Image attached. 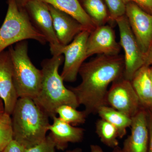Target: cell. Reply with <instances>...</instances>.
<instances>
[{
	"instance_id": "obj_24",
	"label": "cell",
	"mask_w": 152,
	"mask_h": 152,
	"mask_svg": "<svg viewBox=\"0 0 152 152\" xmlns=\"http://www.w3.org/2000/svg\"><path fill=\"white\" fill-rule=\"evenodd\" d=\"M56 146L50 136L47 135L39 144L25 148L24 152H56Z\"/></svg>"
},
{
	"instance_id": "obj_7",
	"label": "cell",
	"mask_w": 152,
	"mask_h": 152,
	"mask_svg": "<svg viewBox=\"0 0 152 152\" xmlns=\"http://www.w3.org/2000/svg\"><path fill=\"white\" fill-rule=\"evenodd\" d=\"M106 103L131 118L142 107L131 81L124 76L112 83L107 93Z\"/></svg>"
},
{
	"instance_id": "obj_20",
	"label": "cell",
	"mask_w": 152,
	"mask_h": 152,
	"mask_svg": "<svg viewBox=\"0 0 152 152\" xmlns=\"http://www.w3.org/2000/svg\"><path fill=\"white\" fill-rule=\"evenodd\" d=\"M96 133L101 142L110 148L118 146V134L116 129L108 122L99 119L96 123Z\"/></svg>"
},
{
	"instance_id": "obj_15",
	"label": "cell",
	"mask_w": 152,
	"mask_h": 152,
	"mask_svg": "<svg viewBox=\"0 0 152 152\" xmlns=\"http://www.w3.org/2000/svg\"><path fill=\"white\" fill-rule=\"evenodd\" d=\"M52 119L53 122L48 128L50 131L49 135L53 141L56 149L64 151L67 148L69 143H79L83 140L84 129L70 124L57 115Z\"/></svg>"
},
{
	"instance_id": "obj_27",
	"label": "cell",
	"mask_w": 152,
	"mask_h": 152,
	"mask_svg": "<svg viewBox=\"0 0 152 152\" xmlns=\"http://www.w3.org/2000/svg\"><path fill=\"white\" fill-rule=\"evenodd\" d=\"M149 141L148 152H152V109L146 110Z\"/></svg>"
},
{
	"instance_id": "obj_5",
	"label": "cell",
	"mask_w": 152,
	"mask_h": 152,
	"mask_svg": "<svg viewBox=\"0 0 152 152\" xmlns=\"http://www.w3.org/2000/svg\"><path fill=\"white\" fill-rule=\"evenodd\" d=\"M8 5L7 15L0 28V53L8 47L27 39L46 43V39L33 25L26 10L20 8L16 0H8Z\"/></svg>"
},
{
	"instance_id": "obj_29",
	"label": "cell",
	"mask_w": 152,
	"mask_h": 152,
	"mask_svg": "<svg viewBox=\"0 0 152 152\" xmlns=\"http://www.w3.org/2000/svg\"><path fill=\"white\" fill-rule=\"evenodd\" d=\"M90 152H104L100 146L97 145H91L90 146Z\"/></svg>"
},
{
	"instance_id": "obj_9",
	"label": "cell",
	"mask_w": 152,
	"mask_h": 152,
	"mask_svg": "<svg viewBox=\"0 0 152 152\" xmlns=\"http://www.w3.org/2000/svg\"><path fill=\"white\" fill-rule=\"evenodd\" d=\"M91 31L79 34L70 43L63 46L61 54L64 55V65L61 75L64 82L76 81L80 68L87 58V43Z\"/></svg>"
},
{
	"instance_id": "obj_3",
	"label": "cell",
	"mask_w": 152,
	"mask_h": 152,
	"mask_svg": "<svg viewBox=\"0 0 152 152\" xmlns=\"http://www.w3.org/2000/svg\"><path fill=\"white\" fill-rule=\"evenodd\" d=\"M13 139L25 148L39 144L47 137L50 118L33 99H18L11 115Z\"/></svg>"
},
{
	"instance_id": "obj_4",
	"label": "cell",
	"mask_w": 152,
	"mask_h": 152,
	"mask_svg": "<svg viewBox=\"0 0 152 152\" xmlns=\"http://www.w3.org/2000/svg\"><path fill=\"white\" fill-rule=\"evenodd\" d=\"M13 68V82L19 98L35 99L42 86V72L37 69L28 55V44L26 41L9 47Z\"/></svg>"
},
{
	"instance_id": "obj_23",
	"label": "cell",
	"mask_w": 152,
	"mask_h": 152,
	"mask_svg": "<svg viewBox=\"0 0 152 152\" xmlns=\"http://www.w3.org/2000/svg\"><path fill=\"white\" fill-rule=\"evenodd\" d=\"M104 1L110 15V23L116 24V20L117 19L126 15V3L125 2L124 0Z\"/></svg>"
},
{
	"instance_id": "obj_18",
	"label": "cell",
	"mask_w": 152,
	"mask_h": 152,
	"mask_svg": "<svg viewBox=\"0 0 152 152\" xmlns=\"http://www.w3.org/2000/svg\"><path fill=\"white\" fill-rule=\"evenodd\" d=\"M101 118L105 120L116 129L119 139H122L127 133V129L130 127L132 118L107 105L99 109L97 114Z\"/></svg>"
},
{
	"instance_id": "obj_1",
	"label": "cell",
	"mask_w": 152,
	"mask_h": 152,
	"mask_svg": "<svg viewBox=\"0 0 152 152\" xmlns=\"http://www.w3.org/2000/svg\"><path fill=\"white\" fill-rule=\"evenodd\" d=\"M124 56L97 55L82 64L79 71L82 79L77 86L69 88L73 92L80 105L85 107L87 115L97 114L99 109L107 105L108 87L124 76Z\"/></svg>"
},
{
	"instance_id": "obj_32",
	"label": "cell",
	"mask_w": 152,
	"mask_h": 152,
	"mask_svg": "<svg viewBox=\"0 0 152 152\" xmlns=\"http://www.w3.org/2000/svg\"><path fill=\"white\" fill-rule=\"evenodd\" d=\"M65 152H83V151L80 148H76L73 150H68Z\"/></svg>"
},
{
	"instance_id": "obj_21",
	"label": "cell",
	"mask_w": 152,
	"mask_h": 152,
	"mask_svg": "<svg viewBox=\"0 0 152 152\" xmlns=\"http://www.w3.org/2000/svg\"><path fill=\"white\" fill-rule=\"evenodd\" d=\"M56 113L61 119L74 126L84 124L88 117L84 110H77L68 105L60 106L57 109Z\"/></svg>"
},
{
	"instance_id": "obj_19",
	"label": "cell",
	"mask_w": 152,
	"mask_h": 152,
	"mask_svg": "<svg viewBox=\"0 0 152 152\" xmlns=\"http://www.w3.org/2000/svg\"><path fill=\"white\" fill-rule=\"evenodd\" d=\"M82 7L97 27L110 22L108 10L103 0H83Z\"/></svg>"
},
{
	"instance_id": "obj_11",
	"label": "cell",
	"mask_w": 152,
	"mask_h": 152,
	"mask_svg": "<svg viewBox=\"0 0 152 152\" xmlns=\"http://www.w3.org/2000/svg\"><path fill=\"white\" fill-rule=\"evenodd\" d=\"M121 47L117 41L112 26L104 25L95 28L90 33L87 43V58L94 55L115 56Z\"/></svg>"
},
{
	"instance_id": "obj_13",
	"label": "cell",
	"mask_w": 152,
	"mask_h": 152,
	"mask_svg": "<svg viewBox=\"0 0 152 152\" xmlns=\"http://www.w3.org/2000/svg\"><path fill=\"white\" fill-rule=\"evenodd\" d=\"M0 98L5 112L11 115L19 98L14 86L12 62L9 50L0 53Z\"/></svg>"
},
{
	"instance_id": "obj_34",
	"label": "cell",
	"mask_w": 152,
	"mask_h": 152,
	"mask_svg": "<svg viewBox=\"0 0 152 152\" xmlns=\"http://www.w3.org/2000/svg\"><path fill=\"white\" fill-rule=\"evenodd\" d=\"M112 152H122L121 149L119 146L113 149Z\"/></svg>"
},
{
	"instance_id": "obj_16",
	"label": "cell",
	"mask_w": 152,
	"mask_h": 152,
	"mask_svg": "<svg viewBox=\"0 0 152 152\" xmlns=\"http://www.w3.org/2000/svg\"><path fill=\"white\" fill-rule=\"evenodd\" d=\"M59 10L68 14L92 31L97 27L84 10L78 0H41Z\"/></svg>"
},
{
	"instance_id": "obj_14",
	"label": "cell",
	"mask_w": 152,
	"mask_h": 152,
	"mask_svg": "<svg viewBox=\"0 0 152 152\" xmlns=\"http://www.w3.org/2000/svg\"><path fill=\"white\" fill-rule=\"evenodd\" d=\"M48 6L53 18L55 33L62 45L70 43L80 33L85 30H89L68 14L50 5Z\"/></svg>"
},
{
	"instance_id": "obj_6",
	"label": "cell",
	"mask_w": 152,
	"mask_h": 152,
	"mask_svg": "<svg viewBox=\"0 0 152 152\" xmlns=\"http://www.w3.org/2000/svg\"><path fill=\"white\" fill-rule=\"evenodd\" d=\"M119 31L120 44L124 52V77L131 80L140 68L145 65L144 53L140 48L125 15L116 20Z\"/></svg>"
},
{
	"instance_id": "obj_12",
	"label": "cell",
	"mask_w": 152,
	"mask_h": 152,
	"mask_svg": "<svg viewBox=\"0 0 152 152\" xmlns=\"http://www.w3.org/2000/svg\"><path fill=\"white\" fill-rule=\"evenodd\" d=\"M131 133L125 140L122 152H148L149 141L146 110L142 107L132 118Z\"/></svg>"
},
{
	"instance_id": "obj_33",
	"label": "cell",
	"mask_w": 152,
	"mask_h": 152,
	"mask_svg": "<svg viewBox=\"0 0 152 152\" xmlns=\"http://www.w3.org/2000/svg\"><path fill=\"white\" fill-rule=\"evenodd\" d=\"M148 72L152 84V66L148 67Z\"/></svg>"
},
{
	"instance_id": "obj_8",
	"label": "cell",
	"mask_w": 152,
	"mask_h": 152,
	"mask_svg": "<svg viewBox=\"0 0 152 152\" xmlns=\"http://www.w3.org/2000/svg\"><path fill=\"white\" fill-rule=\"evenodd\" d=\"M24 8L33 25L49 43L52 55H62L61 50L63 45L60 43L55 33L48 4L41 0H28Z\"/></svg>"
},
{
	"instance_id": "obj_30",
	"label": "cell",
	"mask_w": 152,
	"mask_h": 152,
	"mask_svg": "<svg viewBox=\"0 0 152 152\" xmlns=\"http://www.w3.org/2000/svg\"><path fill=\"white\" fill-rule=\"evenodd\" d=\"M19 7L21 9L24 8L28 0H16Z\"/></svg>"
},
{
	"instance_id": "obj_17",
	"label": "cell",
	"mask_w": 152,
	"mask_h": 152,
	"mask_svg": "<svg viewBox=\"0 0 152 152\" xmlns=\"http://www.w3.org/2000/svg\"><path fill=\"white\" fill-rule=\"evenodd\" d=\"M148 67L144 65L140 68L131 80L142 107L145 110L152 109V84Z\"/></svg>"
},
{
	"instance_id": "obj_31",
	"label": "cell",
	"mask_w": 152,
	"mask_h": 152,
	"mask_svg": "<svg viewBox=\"0 0 152 152\" xmlns=\"http://www.w3.org/2000/svg\"><path fill=\"white\" fill-rule=\"evenodd\" d=\"M5 112L4 106V102L0 98V115Z\"/></svg>"
},
{
	"instance_id": "obj_28",
	"label": "cell",
	"mask_w": 152,
	"mask_h": 152,
	"mask_svg": "<svg viewBox=\"0 0 152 152\" xmlns=\"http://www.w3.org/2000/svg\"><path fill=\"white\" fill-rule=\"evenodd\" d=\"M144 60L145 66H152V44L147 51L144 54Z\"/></svg>"
},
{
	"instance_id": "obj_22",
	"label": "cell",
	"mask_w": 152,
	"mask_h": 152,
	"mask_svg": "<svg viewBox=\"0 0 152 152\" xmlns=\"http://www.w3.org/2000/svg\"><path fill=\"white\" fill-rule=\"evenodd\" d=\"M13 140L11 116L6 112L0 115V152Z\"/></svg>"
},
{
	"instance_id": "obj_25",
	"label": "cell",
	"mask_w": 152,
	"mask_h": 152,
	"mask_svg": "<svg viewBox=\"0 0 152 152\" xmlns=\"http://www.w3.org/2000/svg\"><path fill=\"white\" fill-rule=\"evenodd\" d=\"M125 2L135 3L143 10L152 15V0H124Z\"/></svg>"
},
{
	"instance_id": "obj_26",
	"label": "cell",
	"mask_w": 152,
	"mask_h": 152,
	"mask_svg": "<svg viewBox=\"0 0 152 152\" xmlns=\"http://www.w3.org/2000/svg\"><path fill=\"white\" fill-rule=\"evenodd\" d=\"M25 148L13 140L5 148L2 152H24Z\"/></svg>"
},
{
	"instance_id": "obj_2",
	"label": "cell",
	"mask_w": 152,
	"mask_h": 152,
	"mask_svg": "<svg viewBox=\"0 0 152 152\" xmlns=\"http://www.w3.org/2000/svg\"><path fill=\"white\" fill-rule=\"evenodd\" d=\"M64 61L62 55L53 56L41 63L42 80L40 91L34 100L50 118L56 116L60 106L68 105L77 109L80 106L73 92L64 85L58 70Z\"/></svg>"
},
{
	"instance_id": "obj_10",
	"label": "cell",
	"mask_w": 152,
	"mask_h": 152,
	"mask_svg": "<svg viewBox=\"0 0 152 152\" xmlns=\"http://www.w3.org/2000/svg\"><path fill=\"white\" fill-rule=\"evenodd\" d=\"M126 15L132 31L144 54L152 44V15L135 3L126 5Z\"/></svg>"
}]
</instances>
